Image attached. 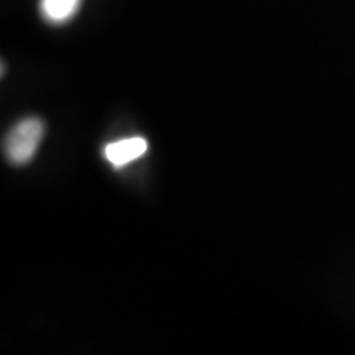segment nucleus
I'll list each match as a JSON object with an SVG mask.
<instances>
[{
	"instance_id": "nucleus-1",
	"label": "nucleus",
	"mask_w": 355,
	"mask_h": 355,
	"mask_svg": "<svg viewBox=\"0 0 355 355\" xmlns=\"http://www.w3.org/2000/svg\"><path fill=\"white\" fill-rule=\"evenodd\" d=\"M44 137V123L38 117H26L7 133L3 153L13 166H24L35 158Z\"/></svg>"
},
{
	"instance_id": "nucleus-2",
	"label": "nucleus",
	"mask_w": 355,
	"mask_h": 355,
	"mask_svg": "<svg viewBox=\"0 0 355 355\" xmlns=\"http://www.w3.org/2000/svg\"><path fill=\"white\" fill-rule=\"evenodd\" d=\"M146 152H148V141L140 135L110 141L104 146V157L114 168L130 165L132 162L144 157Z\"/></svg>"
},
{
	"instance_id": "nucleus-3",
	"label": "nucleus",
	"mask_w": 355,
	"mask_h": 355,
	"mask_svg": "<svg viewBox=\"0 0 355 355\" xmlns=\"http://www.w3.org/2000/svg\"><path fill=\"white\" fill-rule=\"evenodd\" d=\"M83 0H40V13L50 25H64L76 17Z\"/></svg>"
}]
</instances>
